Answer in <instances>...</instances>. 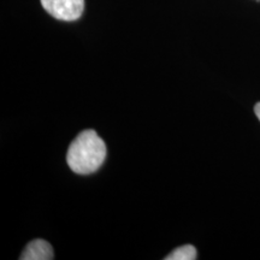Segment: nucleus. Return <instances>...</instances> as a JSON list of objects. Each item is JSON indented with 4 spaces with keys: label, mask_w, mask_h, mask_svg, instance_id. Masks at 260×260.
Instances as JSON below:
<instances>
[{
    "label": "nucleus",
    "mask_w": 260,
    "mask_h": 260,
    "mask_svg": "<svg viewBox=\"0 0 260 260\" xmlns=\"http://www.w3.org/2000/svg\"><path fill=\"white\" fill-rule=\"evenodd\" d=\"M106 158V146L92 129L83 130L71 142L67 162L75 174L89 175L103 165Z\"/></svg>",
    "instance_id": "nucleus-1"
},
{
    "label": "nucleus",
    "mask_w": 260,
    "mask_h": 260,
    "mask_svg": "<svg viewBox=\"0 0 260 260\" xmlns=\"http://www.w3.org/2000/svg\"><path fill=\"white\" fill-rule=\"evenodd\" d=\"M41 5L52 17L73 22L82 16L84 0H41Z\"/></svg>",
    "instance_id": "nucleus-2"
},
{
    "label": "nucleus",
    "mask_w": 260,
    "mask_h": 260,
    "mask_svg": "<svg viewBox=\"0 0 260 260\" xmlns=\"http://www.w3.org/2000/svg\"><path fill=\"white\" fill-rule=\"evenodd\" d=\"M21 260H52L54 259V253L52 246L45 240H34L29 242L23 252Z\"/></svg>",
    "instance_id": "nucleus-3"
},
{
    "label": "nucleus",
    "mask_w": 260,
    "mask_h": 260,
    "mask_svg": "<svg viewBox=\"0 0 260 260\" xmlns=\"http://www.w3.org/2000/svg\"><path fill=\"white\" fill-rule=\"evenodd\" d=\"M198 258V252L194 246L184 245L174 249L165 256V260H195Z\"/></svg>",
    "instance_id": "nucleus-4"
},
{
    "label": "nucleus",
    "mask_w": 260,
    "mask_h": 260,
    "mask_svg": "<svg viewBox=\"0 0 260 260\" xmlns=\"http://www.w3.org/2000/svg\"><path fill=\"white\" fill-rule=\"evenodd\" d=\"M254 112H255L256 117H258L259 121H260V103H258V104H256V105H255V107H254Z\"/></svg>",
    "instance_id": "nucleus-5"
},
{
    "label": "nucleus",
    "mask_w": 260,
    "mask_h": 260,
    "mask_svg": "<svg viewBox=\"0 0 260 260\" xmlns=\"http://www.w3.org/2000/svg\"><path fill=\"white\" fill-rule=\"evenodd\" d=\"M258 2H260V0H258Z\"/></svg>",
    "instance_id": "nucleus-6"
}]
</instances>
